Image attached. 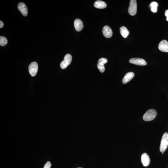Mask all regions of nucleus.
Returning a JSON list of instances; mask_svg holds the SVG:
<instances>
[{
	"label": "nucleus",
	"mask_w": 168,
	"mask_h": 168,
	"mask_svg": "<svg viewBox=\"0 0 168 168\" xmlns=\"http://www.w3.org/2000/svg\"><path fill=\"white\" fill-rule=\"evenodd\" d=\"M157 112L155 110L150 109L147 111L143 116V119L145 121H150L154 120L156 117Z\"/></svg>",
	"instance_id": "obj_1"
},
{
	"label": "nucleus",
	"mask_w": 168,
	"mask_h": 168,
	"mask_svg": "<svg viewBox=\"0 0 168 168\" xmlns=\"http://www.w3.org/2000/svg\"><path fill=\"white\" fill-rule=\"evenodd\" d=\"M168 146V133H164L162 137L161 142L160 150L161 152H164Z\"/></svg>",
	"instance_id": "obj_2"
},
{
	"label": "nucleus",
	"mask_w": 168,
	"mask_h": 168,
	"mask_svg": "<svg viewBox=\"0 0 168 168\" xmlns=\"http://www.w3.org/2000/svg\"><path fill=\"white\" fill-rule=\"evenodd\" d=\"M72 61V56L70 54H68L65 56L64 60L60 63V66L62 69H65L71 63Z\"/></svg>",
	"instance_id": "obj_3"
},
{
	"label": "nucleus",
	"mask_w": 168,
	"mask_h": 168,
	"mask_svg": "<svg viewBox=\"0 0 168 168\" xmlns=\"http://www.w3.org/2000/svg\"><path fill=\"white\" fill-rule=\"evenodd\" d=\"M137 11V4L136 0H131L130 1L128 11L130 15L133 16L136 14Z\"/></svg>",
	"instance_id": "obj_4"
},
{
	"label": "nucleus",
	"mask_w": 168,
	"mask_h": 168,
	"mask_svg": "<svg viewBox=\"0 0 168 168\" xmlns=\"http://www.w3.org/2000/svg\"><path fill=\"white\" fill-rule=\"evenodd\" d=\"M29 70L31 76H35L38 70V65L37 62H34L31 63L29 66Z\"/></svg>",
	"instance_id": "obj_5"
},
{
	"label": "nucleus",
	"mask_w": 168,
	"mask_h": 168,
	"mask_svg": "<svg viewBox=\"0 0 168 168\" xmlns=\"http://www.w3.org/2000/svg\"><path fill=\"white\" fill-rule=\"evenodd\" d=\"M129 61L130 63L140 66H145L147 64L144 59L139 58H133L131 59Z\"/></svg>",
	"instance_id": "obj_6"
},
{
	"label": "nucleus",
	"mask_w": 168,
	"mask_h": 168,
	"mask_svg": "<svg viewBox=\"0 0 168 168\" xmlns=\"http://www.w3.org/2000/svg\"><path fill=\"white\" fill-rule=\"evenodd\" d=\"M108 62L107 59L102 58L99 59L97 64L98 69L101 73H103L105 71V67L104 65Z\"/></svg>",
	"instance_id": "obj_7"
},
{
	"label": "nucleus",
	"mask_w": 168,
	"mask_h": 168,
	"mask_svg": "<svg viewBox=\"0 0 168 168\" xmlns=\"http://www.w3.org/2000/svg\"><path fill=\"white\" fill-rule=\"evenodd\" d=\"M18 9L23 15L26 17L28 15V8L26 4L23 3H19L17 5Z\"/></svg>",
	"instance_id": "obj_8"
},
{
	"label": "nucleus",
	"mask_w": 168,
	"mask_h": 168,
	"mask_svg": "<svg viewBox=\"0 0 168 168\" xmlns=\"http://www.w3.org/2000/svg\"><path fill=\"white\" fill-rule=\"evenodd\" d=\"M158 49L160 51L168 52V42L166 40H163L160 42L158 45Z\"/></svg>",
	"instance_id": "obj_9"
},
{
	"label": "nucleus",
	"mask_w": 168,
	"mask_h": 168,
	"mask_svg": "<svg viewBox=\"0 0 168 168\" xmlns=\"http://www.w3.org/2000/svg\"><path fill=\"white\" fill-rule=\"evenodd\" d=\"M102 33L105 38H110L112 37V30L109 26H105L102 29Z\"/></svg>",
	"instance_id": "obj_10"
},
{
	"label": "nucleus",
	"mask_w": 168,
	"mask_h": 168,
	"mask_svg": "<svg viewBox=\"0 0 168 168\" xmlns=\"http://www.w3.org/2000/svg\"><path fill=\"white\" fill-rule=\"evenodd\" d=\"M141 161L144 166H147L149 165L150 160L149 156L146 153H143L141 156Z\"/></svg>",
	"instance_id": "obj_11"
},
{
	"label": "nucleus",
	"mask_w": 168,
	"mask_h": 168,
	"mask_svg": "<svg viewBox=\"0 0 168 168\" xmlns=\"http://www.w3.org/2000/svg\"><path fill=\"white\" fill-rule=\"evenodd\" d=\"M74 24L76 30L78 32H80L84 28L83 22L79 19H75L74 21Z\"/></svg>",
	"instance_id": "obj_12"
},
{
	"label": "nucleus",
	"mask_w": 168,
	"mask_h": 168,
	"mask_svg": "<svg viewBox=\"0 0 168 168\" xmlns=\"http://www.w3.org/2000/svg\"><path fill=\"white\" fill-rule=\"evenodd\" d=\"M134 75V74L133 72H129L127 73L123 79L122 80L123 84H127L132 79Z\"/></svg>",
	"instance_id": "obj_13"
},
{
	"label": "nucleus",
	"mask_w": 168,
	"mask_h": 168,
	"mask_svg": "<svg viewBox=\"0 0 168 168\" xmlns=\"http://www.w3.org/2000/svg\"><path fill=\"white\" fill-rule=\"evenodd\" d=\"M94 7L96 8L103 9L106 8L107 4L103 1H97L95 2L94 4Z\"/></svg>",
	"instance_id": "obj_14"
},
{
	"label": "nucleus",
	"mask_w": 168,
	"mask_h": 168,
	"mask_svg": "<svg viewBox=\"0 0 168 168\" xmlns=\"http://www.w3.org/2000/svg\"><path fill=\"white\" fill-rule=\"evenodd\" d=\"M120 32L122 36L124 38H126L129 34V32L126 27L122 26L120 29Z\"/></svg>",
	"instance_id": "obj_15"
},
{
	"label": "nucleus",
	"mask_w": 168,
	"mask_h": 168,
	"mask_svg": "<svg viewBox=\"0 0 168 168\" xmlns=\"http://www.w3.org/2000/svg\"><path fill=\"white\" fill-rule=\"evenodd\" d=\"M158 4L157 3L155 2H153L151 3L149 5V7L151 8V11L153 13H155L157 11V7Z\"/></svg>",
	"instance_id": "obj_16"
},
{
	"label": "nucleus",
	"mask_w": 168,
	"mask_h": 168,
	"mask_svg": "<svg viewBox=\"0 0 168 168\" xmlns=\"http://www.w3.org/2000/svg\"><path fill=\"white\" fill-rule=\"evenodd\" d=\"M8 43V40L5 37L1 36L0 37V45L4 47Z\"/></svg>",
	"instance_id": "obj_17"
},
{
	"label": "nucleus",
	"mask_w": 168,
	"mask_h": 168,
	"mask_svg": "<svg viewBox=\"0 0 168 168\" xmlns=\"http://www.w3.org/2000/svg\"><path fill=\"white\" fill-rule=\"evenodd\" d=\"M51 166V163H50V162H47V163H46L44 167V168H50Z\"/></svg>",
	"instance_id": "obj_18"
},
{
	"label": "nucleus",
	"mask_w": 168,
	"mask_h": 168,
	"mask_svg": "<svg viewBox=\"0 0 168 168\" xmlns=\"http://www.w3.org/2000/svg\"><path fill=\"white\" fill-rule=\"evenodd\" d=\"M165 14L166 17V20L168 21V10H166L165 12Z\"/></svg>",
	"instance_id": "obj_19"
},
{
	"label": "nucleus",
	"mask_w": 168,
	"mask_h": 168,
	"mask_svg": "<svg viewBox=\"0 0 168 168\" xmlns=\"http://www.w3.org/2000/svg\"><path fill=\"white\" fill-rule=\"evenodd\" d=\"M4 26V24L3 23L2 21H0V28L1 29V28H2Z\"/></svg>",
	"instance_id": "obj_20"
},
{
	"label": "nucleus",
	"mask_w": 168,
	"mask_h": 168,
	"mask_svg": "<svg viewBox=\"0 0 168 168\" xmlns=\"http://www.w3.org/2000/svg\"><path fill=\"white\" fill-rule=\"evenodd\" d=\"M162 154H163V153H164V152H162Z\"/></svg>",
	"instance_id": "obj_21"
},
{
	"label": "nucleus",
	"mask_w": 168,
	"mask_h": 168,
	"mask_svg": "<svg viewBox=\"0 0 168 168\" xmlns=\"http://www.w3.org/2000/svg\"><path fill=\"white\" fill-rule=\"evenodd\" d=\"M81 168V167H79V168Z\"/></svg>",
	"instance_id": "obj_22"
},
{
	"label": "nucleus",
	"mask_w": 168,
	"mask_h": 168,
	"mask_svg": "<svg viewBox=\"0 0 168 168\" xmlns=\"http://www.w3.org/2000/svg\"></svg>",
	"instance_id": "obj_23"
}]
</instances>
